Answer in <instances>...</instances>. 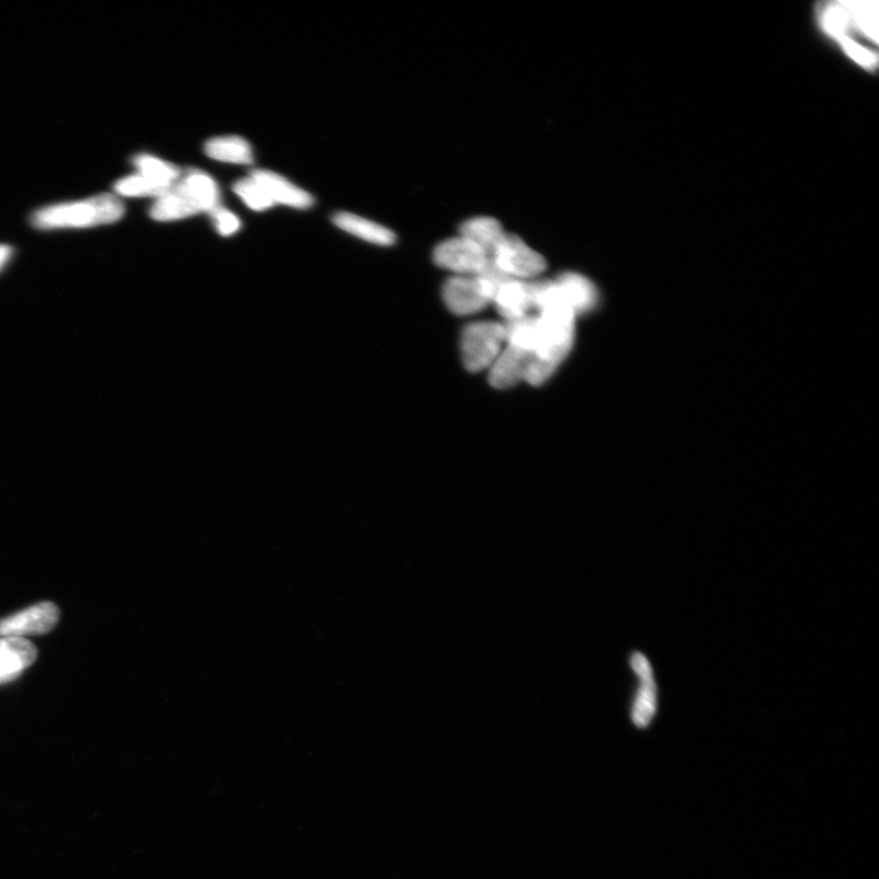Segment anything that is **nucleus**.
Here are the masks:
<instances>
[{
    "label": "nucleus",
    "mask_w": 879,
    "mask_h": 879,
    "mask_svg": "<svg viewBox=\"0 0 879 879\" xmlns=\"http://www.w3.org/2000/svg\"><path fill=\"white\" fill-rule=\"evenodd\" d=\"M539 339L531 357L527 383L533 386L545 384L574 349L577 316L570 313L537 314Z\"/></svg>",
    "instance_id": "1"
},
{
    "label": "nucleus",
    "mask_w": 879,
    "mask_h": 879,
    "mask_svg": "<svg viewBox=\"0 0 879 879\" xmlns=\"http://www.w3.org/2000/svg\"><path fill=\"white\" fill-rule=\"evenodd\" d=\"M124 204L112 194H99L86 201L57 204L38 210L34 225L38 229L89 228L116 222L124 216Z\"/></svg>",
    "instance_id": "2"
},
{
    "label": "nucleus",
    "mask_w": 879,
    "mask_h": 879,
    "mask_svg": "<svg viewBox=\"0 0 879 879\" xmlns=\"http://www.w3.org/2000/svg\"><path fill=\"white\" fill-rule=\"evenodd\" d=\"M506 278L507 276L496 270L492 263L479 275H455L444 285L445 304L456 315L465 316L482 312L492 304L499 282Z\"/></svg>",
    "instance_id": "3"
},
{
    "label": "nucleus",
    "mask_w": 879,
    "mask_h": 879,
    "mask_svg": "<svg viewBox=\"0 0 879 879\" xmlns=\"http://www.w3.org/2000/svg\"><path fill=\"white\" fill-rule=\"evenodd\" d=\"M505 346L504 323L483 321L467 325L461 337L466 370L470 373L489 371Z\"/></svg>",
    "instance_id": "4"
},
{
    "label": "nucleus",
    "mask_w": 879,
    "mask_h": 879,
    "mask_svg": "<svg viewBox=\"0 0 879 879\" xmlns=\"http://www.w3.org/2000/svg\"><path fill=\"white\" fill-rule=\"evenodd\" d=\"M490 262L507 278L525 281L535 280L547 267L543 255L513 233L504 234L490 255Z\"/></svg>",
    "instance_id": "5"
},
{
    "label": "nucleus",
    "mask_w": 879,
    "mask_h": 879,
    "mask_svg": "<svg viewBox=\"0 0 879 879\" xmlns=\"http://www.w3.org/2000/svg\"><path fill=\"white\" fill-rule=\"evenodd\" d=\"M434 262L456 275H479L489 267L490 257L475 243L459 237L437 244Z\"/></svg>",
    "instance_id": "6"
},
{
    "label": "nucleus",
    "mask_w": 879,
    "mask_h": 879,
    "mask_svg": "<svg viewBox=\"0 0 879 879\" xmlns=\"http://www.w3.org/2000/svg\"><path fill=\"white\" fill-rule=\"evenodd\" d=\"M59 621V610L52 602H40L33 607L0 621V636H38L53 630Z\"/></svg>",
    "instance_id": "7"
},
{
    "label": "nucleus",
    "mask_w": 879,
    "mask_h": 879,
    "mask_svg": "<svg viewBox=\"0 0 879 879\" xmlns=\"http://www.w3.org/2000/svg\"><path fill=\"white\" fill-rule=\"evenodd\" d=\"M492 304L505 322L531 315L535 312L533 280L504 279L496 289Z\"/></svg>",
    "instance_id": "8"
},
{
    "label": "nucleus",
    "mask_w": 879,
    "mask_h": 879,
    "mask_svg": "<svg viewBox=\"0 0 879 879\" xmlns=\"http://www.w3.org/2000/svg\"><path fill=\"white\" fill-rule=\"evenodd\" d=\"M533 354L506 345L497 360L489 368V383L498 390L514 387L527 381Z\"/></svg>",
    "instance_id": "9"
},
{
    "label": "nucleus",
    "mask_w": 879,
    "mask_h": 879,
    "mask_svg": "<svg viewBox=\"0 0 879 879\" xmlns=\"http://www.w3.org/2000/svg\"><path fill=\"white\" fill-rule=\"evenodd\" d=\"M559 286L562 294L575 315H585L597 310L600 294L594 282L587 276L578 273H564L555 279Z\"/></svg>",
    "instance_id": "10"
},
{
    "label": "nucleus",
    "mask_w": 879,
    "mask_h": 879,
    "mask_svg": "<svg viewBox=\"0 0 879 879\" xmlns=\"http://www.w3.org/2000/svg\"><path fill=\"white\" fill-rule=\"evenodd\" d=\"M258 182L270 200L275 203L285 204L298 209H306L313 206L314 200L309 192L294 186L289 180L268 170H254L251 177Z\"/></svg>",
    "instance_id": "11"
},
{
    "label": "nucleus",
    "mask_w": 879,
    "mask_h": 879,
    "mask_svg": "<svg viewBox=\"0 0 879 879\" xmlns=\"http://www.w3.org/2000/svg\"><path fill=\"white\" fill-rule=\"evenodd\" d=\"M201 212L197 202L179 180L157 200L150 208V217L157 221H173L196 216Z\"/></svg>",
    "instance_id": "12"
},
{
    "label": "nucleus",
    "mask_w": 879,
    "mask_h": 879,
    "mask_svg": "<svg viewBox=\"0 0 879 879\" xmlns=\"http://www.w3.org/2000/svg\"><path fill=\"white\" fill-rule=\"evenodd\" d=\"M36 658L37 650L29 641L16 637L0 639V683L19 676Z\"/></svg>",
    "instance_id": "13"
},
{
    "label": "nucleus",
    "mask_w": 879,
    "mask_h": 879,
    "mask_svg": "<svg viewBox=\"0 0 879 879\" xmlns=\"http://www.w3.org/2000/svg\"><path fill=\"white\" fill-rule=\"evenodd\" d=\"M337 228L353 234L364 241L380 244V246H393L396 241L395 233L371 220L356 216L351 213H337L333 218Z\"/></svg>",
    "instance_id": "14"
},
{
    "label": "nucleus",
    "mask_w": 879,
    "mask_h": 879,
    "mask_svg": "<svg viewBox=\"0 0 879 879\" xmlns=\"http://www.w3.org/2000/svg\"><path fill=\"white\" fill-rule=\"evenodd\" d=\"M459 232H461L459 237L475 243L477 246L486 252L489 257L506 233L503 225L495 218L490 217L469 219L462 224Z\"/></svg>",
    "instance_id": "15"
},
{
    "label": "nucleus",
    "mask_w": 879,
    "mask_h": 879,
    "mask_svg": "<svg viewBox=\"0 0 879 879\" xmlns=\"http://www.w3.org/2000/svg\"><path fill=\"white\" fill-rule=\"evenodd\" d=\"M206 153L212 159L231 165H252L253 152L250 143L239 136L217 137L206 143Z\"/></svg>",
    "instance_id": "16"
},
{
    "label": "nucleus",
    "mask_w": 879,
    "mask_h": 879,
    "mask_svg": "<svg viewBox=\"0 0 879 879\" xmlns=\"http://www.w3.org/2000/svg\"><path fill=\"white\" fill-rule=\"evenodd\" d=\"M202 212L212 213L220 207V193L217 182L206 172L190 170L180 179Z\"/></svg>",
    "instance_id": "17"
},
{
    "label": "nucleus",
    "mask_w": 879,
    "mask_h": 879,
    "mask_svg": "<svg viewBox=\"0 0 879 879\" xmlns=\"http://www.w3.org/2000/svg\"><path fill=\"white\" fill-rule=\"evenodd\" d=\"M820 23L824 33L833 39L851 38L855 31L854 19L847 2L827 3L820 9Z\"/></svg>",
    "instance_id": "18"
},
{
    "label": "nucleus",
    "mask_w": 879,
    "mask_h": 879,
    "mask_svg": "<svg viewBox=\"0 0 879 879\" xmlns=\"http://www.w3.org/2000/svg\"><path fill=\"white\" fill-rule=\"evenodd\" d=\"M135 166L141 176L161 183V185L172 186L181 178L179 168L168 161L148 155L136 157Z\"/></svg>",
    "instance_id": "19"
},
{
    "label": "nucleus",
    "mask_w": 879,
    "mask_h": 879,
    "mask_svg": "<svg viewBox=\"0 0 879 879\" xmlns=\"http://www.w3.org/2000/svg\"><path fill=\"white\" fill-rule=\"evenodd\" d=\"M636 703H634L633 721L638 727H647L657 712V684L653 676L640 678Z\"/></svg>",
    "instance_id": "20"
},
{
    "label": "nucleus",
    "mask_w": 879,
    "mask_h": 879,
    "mask_svg": "<svg viewBox=\"0 0 879 879\" xmlns=\"http://www.w3.org/2000/svg\"><path fill=\"white\" fill-rule=\"evenodd\" d=\"M171 186L161 185L156 181H153L146 177L141 176V173H136V176H131L125 179H121L117 182L116 191L122 196L128 197H157L159 198L162 194L167 193Z\"/></svg>",
    "instance_id": "21"
},
{
    "label": "nucleus",
    "mask_w": 879,
    "mask_h": 879,
    "mask_svg": "<svg viewBox=\"0 0 879 879\" xmlns=\"http://www.w3.org/2000/svg\"><path fill=\"white\" fill-rule=\"evenodd\" d=\"M233 191L237 192L239 197L253 210L263 212L274 206V202L270 200L267 192L252 178L243 179L234 183Z\"/></svg>",
    "instance_id": "22"
},
{
    "label": "nucleus",
    "mask_w": 879,
    "mask_h": 879,
    "mask_svg": "<svg viewBox=\"0 0 879 879\" xmlns=\"http://www.w3.org/2000/svg\"><path fill=\"white\" fill-rule=\"evenodd\" d=\"M844 52L851 57L858 65L866 69H874L877 65V56L853 38H846L840 43Z\"/></svg>",
    "instance_id": "23"
},
{
    "label": "nucleus",
    "mask_w": 879,
    "mask_h": 879,
    "mask_svg": "<svg viewBox=\"0 0 879 879\" xmlns=\"http://www.w3.org/2000/svg\"><path fill=\"white\" fill-rule=\"evenodd\" d=\"M214 222L217 225V229L222 237H230L234 232H238L241 228L240 219L234 216L233 213L229 212L228 209H224L221 206L216 210L210 213Z\"/></svg>",
    "instance_id": "24"
},
{
    "label": "nucleus",
    "mask_w": 879,
    "mask_h": 879,
    "mask_svg": "<svg viewBox=\"0 0 879 879\" xmlns=\"http://www.w3.org/2000/svg\"><path fill=\"white\" fill-rule=\"evenodd\" d=\"M631 667L638 674L639 678L652 676V670L649 661L641 653H636L631 659Z\"/></svg>",
    "instance_id": "25"
},
{
    "label": "nucleus",
    "mask_w": 879,
    "mask_h": 879,
    "mask_svg": "<svg viewBox=\"0 0 879 879\" xmlns=\"http://www.w3.org/2000/svg\"><path fill=\"white\" fill-rule=\"evenodd\" d=\"M10 255H12V249L9 246H0V268L8 262Z\"/></svg>",
    "instance_id": "26"
}]
</instances>
